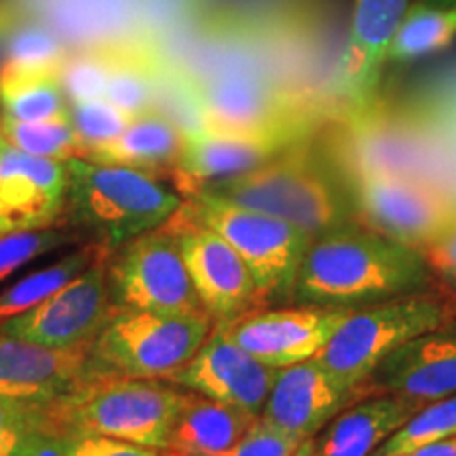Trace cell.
Returning a JSON list of instances; mask_svg holds the SVG:
<instances>
[{"label":"cell","instance_id":"14","mask_svg":"<svg viewBox=\"0 0 456 456\" xmlns=\"http://www.w3.org/2000/svg\"><path fill=\"white\" fill-rule=\"evenodd\" d=\"M372 393L370 383L342 385L317 357H313L279 370L260 416L277 429L305 442L315 437L342 410Z\"/></svg>","mask_w":456,"mask_h":456},{"label":"cell","instance_id":"35","mask_svg":"<svg viewBox=\"0 0 456 456\" xmlns=\"http://www.w3.org/2000/svg\"><path fill=\"white\" fill-rule=\"evenodd\" d=\"M66 456H180L169 448L140 446L106 436H89V433H72L61 437Z\"/></svg>","mask_w":456,"mask_h":456},{"label":"cell","instance_id":"34","mask_svg":"<svg viewBox=\"0 0 456 456\" xmlns=\"http://www.w3.org/2000/svg\"><path fill=\"white\" fill-rule=\"evenodd\" d=\"M302 444L298 437L289 436L262 416L243 433L231 448L216 456H294Z\"/></svg>","mask_w":456,"mask_h":456},{"label":"cell","instance_id":"41","mask_svg":"<svg viewBox=\"0 0 456 456\" xmlns=\"http://www.w3.org/2000/svg\"><path fill=\"white\" fill-rule=\"evenodd\" d=\"M4 144H7V140H4V134H3V117H0V151H3Z\"/></svg>","mask_w":456,"mask_h":456},{"label":"cell","instance_id":"37","mask_svg":"<svg viewBox=\"0 0 456 456\" xmlns=\"http://www.w3.org/2000/svg\"><path fill=\"white\" fill-rule=\"evenodd\" d=\"M13 456H66L64 440L49 431L32 433Z\"/></svg>","mask_w":456,"mask_h":456},{"label":"cell","instance_id":"7","mask_svg":"<svg viewBox=\"0 0 456 456\" xmlns=\"http://www.w3.org/2000/svg\"><path fill=\"white\" fill-rule=\"evenodd\" d=\"M216 322L205 311L112 309L91 345L95 372L171 379L208 338Z\"/></svg>","mask_w":456,"mask_h":456},{"label":"cell","instance_id":"10","mask_svg":"<svg viewBox=\"0 0 456 456\" xmlns=\"http://www.w3.org/2000/svg\"><path fill=\"white\" fill-rule=\"evenodd\" d=\"M349 182L357 222L408 248L420 249L456 224V201L431 182L393 174Z\"/></svg>","mask_w":456,"mask_h":456},{"label":"cell","instance_id":"1","mask_svg":"<svg viewBox=\"0 0 456 456\" xmlns=\"http://www.w3.org/2000/svg\"><path fill=\"white\" fill-rule=\"evenodd\" d=\"M433 277L419 249L351 220L313 239L289 298L300 305L355 309L420 292Z\"/></svg>","mask_w":456,"mask_h":456},{"label":"cell","instance_id":"6","mask_svg":"<svg viewBox=\"0 0 456 456\" xmlns=\"http://www.w3.org/2000/svg\"><path fill=\"white\" fill-rule=\"evenodd\" d=\"M201 191L289 222L311 237L353 220L338 188L305 144L292 146L249 174L216 182Z\"/></svg>","mask_w":456,"mask_h":456},{"label":"cell","instance_id":"20","mask_svg":"<svg viewBox=\"0 0 456 456\" xmlns=\"http://www.w3.org/2000/svg\"><path fill=\"white\" fill-rule=\"evenodd\" d=\"M374 393L429 403L456 395V334L431 332L406 342L368 379Z\"/></svg>","mask_w":456,"mask_h":456},{"label":"cell","instance_id":"36","mask_svg":"<svg viewBox=\"0 0 456 456\" xmlns=\"http://www.w3.org/2000/svg\"><path fill=\"white\" fill-rule=\"evenodd\" d=\"M436 277L456 289V224L419 249Z\"/></svg>","mask_w":456,"mask_h":456},{"label":"cell","instance_id":"31","mask_svg":"<svg viewBox=\"0 0 456 456\" xmlns=\"http://www.w3.org/2000/svg\"><path fill=\"white\" fill-rule=\"evenodd\" d=\"M108 72H110V47L68 55L60 70V81L70 104L104 98Z\"/></svg>","mask_w":456,"mask_h":456},{"label":"cell","instance_id":"8","mask_svg":"<svg viewBox=\"0 0 456 456\" xmlns=\"http://www.w3.org/2000/svg\"><path fill=\"white\" fill-rule=\"evenodd\" d=\"M192 218L224 239L252 273L260 302L292 296L311 237L289 222L197 191L182 203Z\"/></svg>","mask_w":456,"mask_h":456},{"label":"cell","instance_id":"2","mask_svg":"<svg viewBox=\"0 0 456 456\" xmlns=\"http://www.w3.org/2000/svg\"><path fill=\"white\" fill-rule=\"evenodd\" d=\"M191 391L155 379L94 372L68 395L43 406L53 436H106L140 446L169 448L171 431Z\"/></svg>","mask_w":456,"mask_h":456},{"label":"cell","instance_id":"3","mask_svg":"<svg viewBox=\"0 0 456 456\" xmlns=\"http://www.w3.org/2000/svg\"><path fill=\"white\" fill-rule=\"evenodd\" d=\"M203 129L305 144L322 117V104L288 87L262 68L226 64L188 77Z\"/></svg>","mask_w":456,"mask_h":456},{"label":"cell","instance_id":"43","mask_svg":"<svg viewBox=\"0 0 456 456\" xmlns=\"http://www.w3.org/2000/svg\"><path fill=\"white\" fill-rule=\"evenodd\" d=\"M397 456H412V454H397Z\"/></svg>","mask_w":456,"mask_h":456},{"label":"cell","instance_id":"11","mask_svg":"<svg viewBox=\"0 0 456 456\" xmlns=\"http://www.w3.org/2000/svg\"><path fill=\"white\" fill-rule=\"evenodd\" d=\"M178 241L192 288L216 323L256 309L258 288L245 262L218 232L180 209L165 222Z\"/></svg>","mask_w":456,"mask_h":456},{"label":"cell","instance_id":"33","mask_svg":"<svg viewBox=\"0 0 456 456\" xmlns=\"http://www.w3.org/2000/svg\"><path fill=\"white\" fill-rule=\"evenodd\" d=\"M37 431H45L43 406L0 397V456H13Z\"/></svg>","mask_w":456,"mask_h":456},{"label":"cell","instance_id":"4","mask_svg":"<svg viewBox=\"0 0 456 456\" xmlns=\"http://www.w3.org/2000/svg\"><path fill=\"white\" fill-rule=\"evenodd\" d=\"M66 212L94 243L118 249L163 226L184 203L148 171L68 159Z\"/></svg>","mask_w":456,"mask_h":456},{"label":"cell","instance_id":"13","mask_svg":"<svg viewBox=\"0 0 456 456\" xmlns=\"http://www.w3.org/2000/svg\"><path fill=\"white\" fill-rule=\"evenodd\" d=\"M351 309L300 305L294 309H252L222 322L231 340L266 366L281 370L319 355Z\"/></svg>","mask_w":456,"mask_h":456},{"label":"cell","instance_id":"40","mask_svg":"<svg viewBox=\"0 0 456 456\" xmlns=\"http://www.w3.org/2000/svg\"><path fill=\"white\" fill-rule=\"evenodd\" d=\"M294 456H319V452H317V446H315V440H305L298 446V450H296L294 452Z\"/></svg>","mask_w":456,"mask_h":456},{"label":"cell","instance_id":"42","mask_svg":"<svg viewBox=\"0 0 456 456\" xmlns=\"http://www.w3.org/2000/svg\"><path fill=\"white\" fill-rule=\"evenodd\" d=\"M444 3H448V4H454V7H456V0H444Z\"/></svg>","mask_w":456,"mask_h":456},{"label":"cell","instance_id":"5","mask_svg":"<svg viewBox=\"0 0 456 456\" xmlns=\"http://www.w3.org/2000/svg\"><path fill=\"white\" fill-rule=\"evenodd\" d=\"M456 322V296L440 289L399 294L351 309L317 359L342 385L359 387L391 353Z\"/></svg>","mask_w":456,"mask_h":456},{"label":"cell","instance_id":"25","mask_svg":"<svg viewBox=\"0 0 456 456\" xmlns=\"http://www.w3.org/2000/svg\"><path fill=\"white\" fill-rule=\"evenodd\" d=\"M0 106L15 121L37 123L70 117V100L60 72H20L0 68Z\"/></svg>","mask_w":456,"mask_h":456},{"label":"cell","instance_id":"16","mask_svg":"<svg viewBox=\"0 0 456 456\" xmlns=\"http://www.w3.org/2000/svg\"><path fill=\"white\" fill-rule=\"evenodd\" d=\"M66 161L0 151V235L55 226L66 212Z\"/></svg>","mask_w":456,"mask_h":456},{"label":"cell","instance_id":"21","mask_svg":"<svg viewBox=\"0 0 456 456\" xmlns=\"http://www.w3.org/2000/svg\"><path fill=\"white\" fill-rule=\"evenodd\" d=\"M425 403L397 393H372L345 408L317 433L319 456H372Z\"/></svg>","mask_w":456,"mask_h":456},{"label":"cell","instance_id":"29","mask_svg":"<svg viewBox=\"0 0 456 456\" xmlns=\"http://www.w3.org/2000/svg\"><path fill=\"white\" fill-rule=\"evenodd\" d=\"M450 436H456V395L425 403L372 456L410 454Z\"/></svg>","mask_w":456,"mask_h":456},{"label":"cell","instance_id":"17","mask_svg":"<svg viewBox=\"0 0 456 456\" xmlns=\"http://www.w3.org/2000/svg\"><path fill=\"white\" fill-rule=\"evenodd\" d=\"M94 372L91 345L53 349L0 332V397L47 406Z\"/></svg>","mask_w":456,"mask_h":456},{"label":"cell","instance_id":"12","mask_svg":"<svg viewBox=\"0 0 456 456\" xmlns=\"http://www.w3.org/2000/svg\"><path fill=\"white\" fill-rule=\"evenodd\" d=\"M108 258L110 256L94 262L24 315L0 323V332L53 349L94 345L114 309L108 285Z\"/></svg>","mask_w":456,"mask_h":456},{"label":"cell","instance_id":"22","mask_svg":"<svg viewBox=\"0 0 456 456\" xmlns=\"http://www.w3.org/2000/svg\"><path fill=\"white\" fill-rule=\"evenodd\" d=\"M186 134L167 114L146 110L135 114L127 129L108 144L89 148L87 161L123 165L152 174V171L174 169L184 148Z\"/></svg>","mask_w":456,"mask_h":456},{"label":"cell","instance_id":"30","mask_svg":"<svg viewBox=\"0 0 456 456\" xmlns=\"http://www.w3.org/2000/svg\"><path fill=\"white\" fill-rule=\"evenodd\" d=\"M77 241L72 231L61 228H41V231H20L0 235V288L15 279L24 266L41 260L43 256L55 254Z\"/></svg>","mask_w":456,"mask_h":456},{"label":"cell","instance_id":"27","mask_svg":"<svg viewBox=\"0 0 456 456\" xmlns=\"http://www.w3.org/2000/svg\"><path fill=\"white\" fill-rule=\"evenodd\" d=\"M66 43L47 26L20 17L11 28L0 68L20 72H60L64 66Z\"/></svg>","mask_w":456,"mask_h":456},{"label":"cell","instance_id":"39","mask_svg":"<svg viewBox=\"0 0 456 456\" xmlns=\"http://www.w3.org/2000/svg\"><path fill=\"white\" fill-rule=\"evenodd\" d=\"M412 456H456V436L444 437L440 442H433L429 446H423L414 452Z\"/></svg>","mask_w":456,"mask_h":456},{"label":"cell","instance_id":"19","mask_svg":"<svg viewBox=\"0 0 456 456\" xmlns=\"http://www.w3.org/2000/svg\"><path fill=\"white\" fill-rule=\"evenodd\" d=\"M406 4L408 0H357L338 74V87L351 108L372 102Z\"/></svg>","mask_w":456,"mask_h":456},{"label":"cell","instance_id":"26","mask_svg":"<svg viewBox=\"0 0 456 456\" xmlns=\"http://www.w3.org/2000/svg\"><path fill=\"white\" fill-rule=\"evenodd\" d=\"M456 38V7L416 4L403 15L389 45L391 61H412L419 57L446 49Z\"/></svg>","mask_w":456,"mask_h":456},{"label":"cell","instance_id":"32","mask_svg":"<svg viewBox=\"0 0 456 456\" xmlns=\"http://www.w3.org/2000/svg\"><path fill=\"white\" fill-rule=\"evenodd\" d=\"M70 114L74 129H77V134L81 135L85 146H87V152L89 148L117 140L127 129L131 118H134L106 98L72 102Z\"/></svg>","mask_w":456,"mask_h":456},{"label":"cell","instance_id":"23","mask_svg":"<svg viewBox=\"0 0 456 456\" xmlns=\"http://www.w3.org/2000/svg\"><path fill=\"white\" fill-rule=\"evenodd\" d=\"M256 419L258 414L191 391L171 431L169 450L180 456H216L231 448Z\"/></svg>","mask_w":456,"mask_h":456},{"label":"cell","instance_id":"28","mask_svg":"<svg viewBox=\"0 0 456 456\" xmlns=\"http://www.w3.org/2000/svg\"><path fill=\"white\" fill-rule=\"evenodd\" d=\"M3 134L7 144L34 157L57 159V161L87 157V146L74 129L72 114L37 123L15 121L3 114Z\"/></svg>","mask_w":456,"mask_h":456},{"label":"cell","instance_id":"24","mask_svg":"<svg viewBox=\"0 0 456 456\" xmlns=\"http://www.w3.org/2000/svg\"><path fill=\"white\" fill-rule=\"evenodd\" d=\"M110 254V249L104 248V245L91 241L64 254L60 260L49 262L41 269L13 279L7 288L0 289V323L9 322L17 315H24L26 311L34 309L45 298H49L51 294H55L61 285L81 275L94 262Z\"/></svg>","mask_w":456,"mask_h":456},{"label":"cell","instance_id":"9","mask_svg":"<svg viewBox=\"0 0 456 456\" xmlns=\"http://www.w3.org/2000/svg\"><path fill=\"white\" fill-rule=\"evenodd\" d=\"M108 285L114 309L205 311L182 260L178 241L165 224L114 249L108 258Z\"/></svg>","mask_w":456,"mask_h":456},{"label":"cell","instance_id":"15","mask_svg":"<svg viewBox=\"0 0 456 456\" xmlns=\"http://www.w3.org/2000/svg\"><path fill=\"white\" fill-rule=\"evenodd\" d=\"M277 372L228 338L216 323L201 349L171 376L169 383L260 416Z\"/></svg>","mask_w":456,"mask_h":456},{"label":"cell","instance_id":"38","mask_svg":"<svg viewBox=\"0 0 456 456\" xmlns=\"http://www.w3.org/2000/svg\"><path fill=\"white\" fill-rule=\"evenodd\" d=\"M17 20H20V17H17L13 0H0V61H3L4 55V43H7L11 28L15 26Z\"/></svg>","mask_w":456,"mask_h":456},{"label":"cell","instance_id":"18","mask_svg":"<svg viewBox=\"0 0 456 456\" xmlns=\"http://www.w3.org/2000/svg\"><path fill=\"white\" fill-rule=\"evenodd\" d=\"M289 148L292 146L269 138L203 129L186 135L178 163L171 169V178L180 192L191 197L216 182L249 174Z\"/></svg>","mask_w":456,"mask_h":456}]
</instances>
